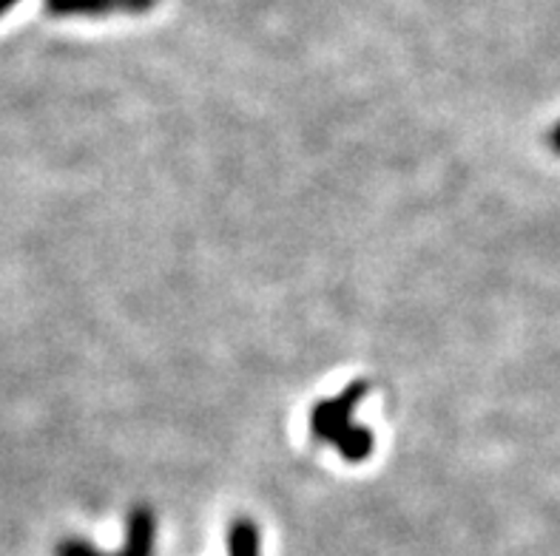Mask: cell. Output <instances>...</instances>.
Wrapping results in <instances>:
<instances>
[{
  "instance_id": "obj_3",
  "label": "cell",
  "mask_w": 560,
  "mask_h": 556,
  "mask_svg": "<svg viewBox=\"0 0 560 556\" xmlns=\"http://www.w3.org/2000/svg\"><path fill=\"white\" fill-rule=\"evenodd\" d=\"M160 0H46V12L55 17H103V14H145Z\"/></svg>"
},
{
  "instance_id": "obj_4",
  "label": "cell",
  "mask_w": 560,
  "mask_h": 556,
  "mask_svg": "<svg viewBox=\"0 0 560 556\" xmlns=\"http://www.w3.org/2000/svg\"><path fill=\"white\" fill-rule=\"evenodd\" d=\"M334 446L348 463H362V460H368L370 454H373L376 440H373V431H370L368 426H353V423H350L348 429L336 437Z\"/></svg>"
},
{
  "instance_id": "obj_6",
  "label": "cell",
  "mask_w": 560,
  "mask_h": 556,
  "mask_svg": "<svg viewBox=\"0 0 560 556\" xmlns=\"http://www.w3.org/2000/svg\"><path fill=\"white\" fill-rule=\"evenodd\" d=\"M549 145H552L555 154H560V122L552 128V134H549Z\"/></svg>"
},
{
  "instance_id": "obj_1",
  "label": "cell",
  "mask_w": 560,
  "mask_h": 556,
  "mask_svg": "<svg viewBox=\"0 0 560 556\" xmlns=\"http://www.w3.org/2000/svg\"><path fill=\"white\" fill-rule=\"evenodd\" d=\"M126 531V545H122L120 554H103V551L83 543V540H63V543L55 548V556H154L156 520L154 514H151L149 506L131 508Z\"/></svg>"
},
{
  "instance_id": "obj_5",
  "label": "cell",
  "mask_w": 560,
  "mask_h": 556,
  "mask_svg": "<svg viewBox=\"0 0 560 556\" xmlns=\"http://www.w3.org/2000/svg\"><path fill=\"white\" fill-rule=\"evenodd\" d=\"M228 556H259V529L254 520H234L228 529Z\"/></svg>"
},
{
  "instance_id": "obj_2",
  "label": "cell",
  "mask_w": 560,
  "mask_h": 556,
  "mask_svg": "<svg viewBox=\"0 0 560 556\" xmlns=\"http://www.w3.org/2000/svg\"><path fill=\"white\" fill-rule=\"evenodd\" d=\"M368 383L364 380H353L350 387L341 389L339 394L334 398H327V401H319L316 406L311 409V431L313 437H319V440H327V443H334L336 437L350 426V417H353L355 406L364 401V394H368Z\"/></svg>"
},
{
  "instance_id": "obj_7",
  "label": "cell",
  "mask_w": 560,
  "mask_h": 556,
  "mask_svg": "<svg viewBox=\"0 0 560 556\" xmlns=\"http://www.w3.org/2000/svg\"><path fill=\"white\" fill-rule=\"evenodd\" d=\"M14 3H21V0H0V17L14 7Z\"/></svg>"
}]
</instances>
